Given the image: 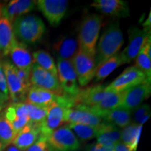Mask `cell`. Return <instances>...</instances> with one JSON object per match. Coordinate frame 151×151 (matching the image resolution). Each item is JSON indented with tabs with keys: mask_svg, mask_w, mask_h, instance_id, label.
<instances>
[{
	"mask_svg": "<svg viewBox=\"0 0 151 151\" xmlns=\"http://www.w3.org/2000/svg\"><path fill=\"white\" fill-rule=\"evenodd\" d=\"M113 151H131V150L127 146L120 141L113 146Z\"/></svg>",
	"mask_w": 151,
	"mask_h": 151,
	"instance_id": "39",
	"label": "cell"
},
{
	"mask_svg": "<svg viewBox=\"0 0 151 151\" xmlns=\"http://www.w3.org/2000/svg\"><path fill=\"white\" fill-rule=\"evenodd\" d=\"M67 126L72 130L79 141H88L95 138L99 127V125L95 127L78 123H69Z\"/></svg>",
	"mask_w": 151,
	"mask_h": 151,
	"instance_id": "29",
	"label": "cell"
},
{
	"mask_svg": "<svg viewBox=\"0 0 151 151\" xmlns=\"http://www.w3.org/2000/svg\"><path fill=\"white\" fill-rule=\"evenodd\" d=\"M102 24V16L90 14L85 17L81 22L78 37L79 48L95 55L96 46Z\"/></svg>",
	"mask_w": 151,
	"mask_h": 151,
	"instance_id": "4",
	"label": "cell"
},
{
	"mask_svg": "<svg viewBox=\"0 0 151 151\" xmlns=\"http://www.w3.org/2000/svg\"><path fill=\"white\" fill-rule=\"evenodd\" d=\"M141 129L142 126L131 122L120 132V141L129 147L131 151H137Z\"/></svg>",
	"mask_w": 151,
	"mask_h": 151,
	"instance_id": "27",
	"label": "cell"
},
{
	"mask_svg": "<svg viewBox=\"0 0 151 151\" xmlns=\"http://www.w3.org/2000/svg\"><path fill=\"white\" fill-rule=\"evenodd\" d=\"M26 104V103H25ZM29 118V124L39 129L44 122L47 115V108L26 104Z\"/></svg>",
	"mask_w": 151,
	"mask_h": 151,
	"instance_id": "31",
	"label": "cell"
},
{
	"mask_svg": "<svg viewBox=\"0 0 151 151\" xmlns=\"http://www.w3.org/2000/svg\"><path fill=\"white\" fill-rule=\"evenodd\" d=\"M150 116V107L147 104H143L132 111V122L143 126Z\"/></svg>",
	"mask_w": 151,
	"mask_h": 151,
	"instance_id": "34",
	"label": "cell"
},
{
	"mask_svg": "<svg viewBox=\"0 0 151 151\" xmlns=\"http://www.w3.org/2000/svg\"><path fill=\"white\" fill-rule=\"evenodd\" d=\"M15 137L16 133L10 122L5 118L4 113H0V139L8 146L12 143Z\"/></svg>",
	"mask_w": 151,
	"mask_h": 151,
	"instance_id": "33",
	"label": "cell"
},
{
	"mask_svg": "<svg viewBox=\"0 0 151 151\" xmlns=\"http://www.w3.org/2000/svg\"><path fill=\"white\" fill-rule=\"evenodd\" d=\"M146 80V76L140 69L135 66H131L124 69L105 89L106 91L122 92L142 83Z\"/></svg>",
	"mask_w": 151,
	"mask_h": 151,
	"instance_id": "7",
	"label": "cell"
},
{
	"mask_svg": "<svg viewBox=\"0 0 151 151\" xmlns=\"http://www.w3.org/2000/svg\"><path fill=\"white\" fill-rule=\"evenodd\" d=\"M52 47L58 55V59L69 60L71 62L79 48L78 41L71 37L61 38L54 43Z\"/></svg>",
	"mask_w": 151,
	"mask_h": 151,
	"instance_id": "22",
	"label": "cell"
},
{
	"mask_svg": "<svg viewBox=\"0 0 151 151\" xmlns=\"http://www.w3.org/2000/svg\"><path fill=\"white\" fill-rule=\"evenodd\" d=\"M25 151H58L51 146L45 138L39 137V139L32 146L28 148Z\"/></svg>",
	"mask_w": 151,
	"mask_h": 151,
	"instance_id": "35",
	"label": "cell"
},
{
	"mask_svg": "<svg viewBox=\"0 0 151 151\" xmlns=\"http://www.w3.org/2000/svg\"><path fill=\"white\" fill-rule=\"evenodd\" d=\"M93 146L94 144H90L88 146H86V151H93Z\"/></svg>",
	"mask_w": 151,
	"mask_h": 151,
	"instance_id": "44",
	"label": "cell"
},
{
	"mask_svg": "<svg viewBox=\"0 0 151 151\" xmlns=\"http://www.w3.org/2000/svg\"><path fill=\"white\" fill-rule=\"evenodd\" d=\"M72 64L77 76V80L81 86H86L94 77L96 71L94 56L78 48L72 60Z\"/></svg>",
	"mask_w": 151,
	"mask_h": 151,
	"instance_id": "6",
	"label": "cell"
},
{
	"mask_svg": "<svg viewBox=\"0 0 151 151\" xmlns=\"http://www.w3.org/2000/svg\"><path fill=\"white\" fill-rule=\"evenodd\" d=\"M9 55L13 65L18 69L31 70L34 65L32 55L28 50L26 45L16 41L11 48Z\"/></svg>",
	"mask_w": 151,
	"mask_h": 151,
	"instance_id": "19",
	"label": "cell"
},
{
	"mask_svg": "<svg viewBox=\"0 0 151 151\" xmlns=\"http://www.w3.org/2000/svg\"><path fill=\"white\" fill-rule=\"evenodd\" d=\"M6 151H22V150H20V149H18V148H16V146H14V145H12V146L9 147V148L7 149Z\"/></svg>",
	"mask_w": 151,
	"mask_h": 151,
	"instance_id": "42",
	"label": "cell"
},
{
	"mask_svg": "<svg viewBox=\"0 0 151 151\" xmlns=\"http://www.w3.org/2000/svg\"><path fill=\"white\" fill-rule=\"evenodd\" d=\"M122 65H124V62L120 53H117L109 59L103 62L96 67L95 75H94L95 81H102L105 79L115 69Z\"/></svg>",
	"mask_w": 151,
	"mask_h": 151,
	"instance_id": "28",
	"label": "cell"
},
{
	"mask_svg": "<svg viewBox=\"0 0 151 151\" xmlns=\"http://www.w3.org/2000/svg\"><path fill=\"white\" fill-rule=\"evenodd\" d=\"M30 83L32 87L48 90L58 96L64 95L58 77L36 64L31 69Z\"/></svg>",
	"mask_w": 151,
	"mask_h": 151,
	"instance_id": "8",
	"label": "cell"
},
{
	"mask_svg": "<svg viewBox=\"0 0 151 151\" xmlns=\"http://www.w3.org/2000/svg\"><path fill=\"white\" fill-rule=\"evenodd\" d=\"M124 91H106L101 101L97 106L90 109L93 112L101 117L105 113L121 106Z\"/></svg>",
	"mask_w": 151,
	"mask_h": 151,
	"instance_id": "25",
	"label": "cell"
},
{
	"mask_svg": "<svg viewBox=\"0 0 151 151\" xmlns=\"http://www.w3.org/2000/svg\"><path fill=\"white\" fill-rule=\"evenodd\" d=\"M57 97L53 92L32 86L26 94L24 103L47 108L55 101Z\"/></svg>",
	"mask_w": 151,
	"mask_h": 151,
	"instance_id": "23",
	"label": "cell"
},
{
	"mask_svg": "<svg viewBox=\"0 0 151 151\" xmlns=\"http://www.w3.org/2000/svg\"><path fill=\"white\" fill-rule=\"evenodd\" d=\"M0 91L2 92L4 94H5L6 97H9L6 81L4 72L3 71L2 66H1V63H0Z\"/></svg>",
	"mask_w": 151,
	"mask_h": 151,
	"instance_id": "37",
	"label": "cell"
},
{
	"mask_svg": "<svg viewBox=\"0 0 151 151\" xmlns=\"http://www.w3.org/2000/svg\"><path fill=\"white\" fill-rule=\"evenodd\" d=\"M120 129L114 124L104 121L99 125L96 136L97 143L106 146H114L120 141Z\"/></svg>",
	"mask_w": 151,
	"mask_h": 151,
	"instance_id": "24",
	"label": "cell"
},
{
	"mask_svg": "<svg viewBox=\"0 0 151 151\" xmlns=\"http://www.w3.org/2000/svg\"><path fill=\"white\" fill-rule=\"evenodd\" d=\"M103 121L116 125L118 128H124L132 122V111L120 106L105 113L101 116Z\"/></svg>",
	"mask_w": 151,
	"mask_h": 151,
	"instance_id": "26",
	"label": "cell"
},
{
	"mask_svg": "<svg viewBox=\"0 0 151 151\" xmlns=\"http://www.w3.org/2000/svg\"><path fill=\"white\" fill-rule=\"evenodd\" d=\"M6 147L7 146L2 142V141L0 139V151H3L6 148Z\"/></svg>",
	"mask_w": 151,
	"mask_h": 151,
	"instance_id": "43",
	"label": "cell"
},
{
	"mask_svg": "<svg viewBox=\"0 0 151 151\" xmlns=\"http://www.w3.org/2000/svg\"><path fill=\"white\" fill-rule=\"evenodd\" d=\"M16 73L25 89L29 90V88L32 87L31 83H30L31 70H25V69H20L16 68Z\"/></svg>",
	"mask_w": 151,
	"mask_h": 151,
	"instance_id": "36",
	"label": "cell"
},
{
	"mask_svg": "<svg viewBox=\"0 0 151 151\" xmlns=\"http://www.w3.org/2000/svg\"><path fill=\"white\" fill-rule=\"evenodd\" d=\"M9 100V97H6L5 94L0 91V112L5 108Z\"/></svg>",
	"mask_w": 151,
	"mask_h": 151,
	"instance_id": "40",
	"label": "cell"
},
{
	"mask_svg": "<svg viewBox=\"0 0 151 151\" xmlns=\"http://www.w3.org/2000/svg\"><path fill=\"white\" fill-rule=\"evenodd\" d=\"M37 8L45 16L49 23L56 27L59 25L67 10L68 1L66 0H39Z\"/></svg>",
	"mask_w": 151,
	"mask_h": 151,
	"instance_id": "11",
	"label": "cell"
},
{
	"mask_svg": "<svg viewBox=\"0 0 151 151\" xmlns=\"http://www.w3.org/2000/svg\"><path fill=\"white\" fill-rule=\"evenodd\" d=\"M123 44V35L119 22L116 21L109 24L101 34L97 46H96L94 55L96 65H100L118 53Z\"/></svg>",
	"mask_w": 151,
	"mask_h": 151,
	"instance_id": "2",
	"label": "cell"
},
{
	"mask_svg": "<svg viewBox=\"0 0 151 151\" xmlns=\"http://www.w3.org/2000/svg\"><path fill=\"white\" fill-rule=\"evenodd\" d=\"M91 6L102 14L117 18L129 17V8L127 3L122 0H95Z\"/></svg>",
	"mask_w": 151,
	"mask_h": 151,
	"instance_id": "17",
	"label": "cell"
},
{
	"mask_svg": "<svg viewBox=\"0 0 151 151\" xmlns=\"http://www.w3.org/2000/svg\"><path fill=\"white\" fill-rule=\"evenodd\" d=\"M16 41L12 22L3 14L0 4V53L8 55Z\"/></svg>",
	"mask_w": 151,
	"mask_h": 151,
	"instance_id": "18",
	"label": "cell"
},
{
	"mask_svg": "<svg viewBox=\"0 0 151 151\" xmlns=\"http://www.w3.org/2000/svg\"><path fill=\"white\" fill-rule=\"evenodd\" d=\"M103 122L102 118L93 112L89 107L76 106L66 110V123H78L97 127Z\"/></svg>",
	"mask_w": 151,
	"mask_h": 151,
	"instance_id": "13",
	"label": "cell"
},
{
	"mask_svg": "<svg viewBox=\"0 0 151 151\" xmlns=\"http://www.w3.org/2000/svg\"><path fill=\"white\" fill-rule=\"evenodd\" d=\"M150 81L146 80L142 83L124 90L121 106L130 111L134 110L150 97Z\"/></svg>",
	"mask_w": 151,
	"mask_h": 151,
	"instance_id": "14",
	"label": "cell"
},
{
	"mask_svg": "<svg viewBox=\"0 0 151 151\" xmlns=\"http://www.w3.org/2000/svg\"><path fill=\"white\" fill-rule=\"evenodd\" d=\"M150 25H151V12L150 11L149 13L148 18L146 19V21L143 24V27H144L143 29L148 30V31H150Z\"/></svg>",
	"mask_w": 151,
	"mask_h": 151,
	"instance_id": "41",
	"label": "cell"
},
{
	"mask_svg": "<svg viewBox=\"0 0 151 151\" xmlns=\"http://www.w3.org/2000/svg\"><path fill=\"white\" fill-rule=\"evenodd\" d=\"M34 64H36L45 70L49 71L58 77L57 67L53 58L50 54L43 50L35 51L32 54Z\"/></svg>",
	"mask_w": 151,
	"mask_h": 151,
	"instance_id": "30",
	"label": "cell"
},
{
	"mask_svg": "<svg viewBox=\"0 0 151 151\" xmlns=\"http://www.w3.org/2000/svg\"><path fill=\"white\" fill-rule=\"evenodd\" d=\"M93 151H113V146H106L96 143L93 146Z\"/></svg>",
	"mask_w": 151,
	"mask_h": 151,
	"instance_id": "38",
	"label": "cell"
},
{
	"mask_svg": "<svg viewBox=\"0 0 151 151\" xmlns=\"http://www.w3.org/2000/svg\"><path fill=\"white\" fill-rule=\"evenodd\" d=\"M73 106L71 97L64 95L58 96L55 101L47 107V115L44 122L39 127L40 137L47 139L55 130L65 122V112L67 109Z\"/></svg>",
	"mask_w": 151,
	"mask_h": 151,
	"instance_id": "3",
	"label": "cell"
},
{
	"mask_svg": "<svg viewBox=\"0 0 151 151\" xmlns=\"http://www.w3.org/2000/svg\"><path fill=\"white\" fill-rule=\"evenodd\" d=\"M6 77L9 97L13 103L24 102L28 90L22 84L16 73V67L9 60L1 64Z\"/></svg>",
	"mask_w": 151,
	"mask_h": 151,
	"instance_id": "9",
	"label": "cell"
},
{
	"mask_svg": "<svg viewBox=\"0 0 151 151\" xmlns=\"http://www.w3.org/2000/svg\"><path fill=\"white\" fill-rule=\"evenodd\" d=\"M3 113L12 126L16 135L29 122L27 104L24 102L12 103Z\"/></svg>",
	"mask_w": 151,
	"mask_h": 151,
	"instance_id": "15",
	"label": "cell"
},
{
	"mask_svg": "<svg viewBox=\"0 0 151 151\" xmlns=\"http://www.w3.org/2000/svg\"><path fill=\"white\" fill-rule=\"evenodd\" d=\"M129 34V43L127 47L120 52L124 64H129L134 60L142 48L150 31L146 29H141L136 27H131L128 30Z\"/></svg>",
	"mask_w": 151,
	"mask_h": 151,
	"instance_id": "12",
	"label": "cell"
},
{
	"mask_svg": "<svg viewBox=\"0 0 151 151\" xmlns=\"http://www.w3.org/2000/svg\"><path fill=\"white\" fill-rule=\"evenodd\" d=\"M37 5V1L32 0H12L6 5L1 4L3 14L11 22L18 17L32 11Z\"/></svg>",
	"mask_w": 151,
	"mask_h": 151,
	"instance_id": "20",
	"label": "cell"
},
{
	"mask_svg": "<svg viewBox=\"0 0 151 151\" xmlns=\"http://www.w3.org/2000/svg\"><path fill=\"white\" fill-rule=\"evenodd\" d=\"M40 137L39 130L32 124L28 123L18 132L12 141L13 145L22 151H25L32 146Z\"/></svg>",
	"mask_w": 151,
	"mask_h": 151,
	"instance_id": "21",
	"label": "cell"
},
{
	"mask_svg": "<svg viewBox=\"0 0 151 151\" xmlns=\"http://www.w3.org/2000/svg\"><path fill=\"white\" fill-rule=\"evenodd\" d=\"M56 67L58 81L64 94L69 97H74L78 93L80 89L72 62L58 59Z\"/></svg>",
	"mask_w": 151,
	"mask_h": 151,
	"instance_id": "5",
	"label": "cell"
},
{
	"mask_svg": "<svg viewBox=\"0 0 151 151\" xmlns=\"http://www.w3.org/2000/svg\"><path fill=\"white\" fill-rule=\"evenodd\" d=\"M144 44V43H143ZM136 65L146 76L147 80H151V56L146 52L144 45H143L140 51L136 58Z\"/></svg>",
	"mask_w": 151,
	"mask_h": 151,
	"instance_id": "32",
	"label": "cell"
},
{
	"mask_svg": "<svg viewBox=\"0 0 151 151\" xmlns=\"http://www.w3.org/2000/svg\"><path fill=\"white\" fill-rule=\"evenodd\" d=\"M47 140L58 151H76L80 148V141L67 125L55 130Z\"/></svg>",
	"mask_w": 151,
	"mask_h": 151,
	"instance_id": "10",
	"label": "cell"
},
{
	"mask_svg": "<svg viewBox=\"0 0 151 151\" xmlns=\"http://www.w3.org/2000/svg\"><path fill=\"white\" fill-rule=\"evenodd\" d=\"M16 40L24 45L37 43L44 35L46 26L40 17L34 14L22 15L12 22Z\"/></svg>",
	"mask_w": 151,
	"mask_h": 151,
	"instance_id": "1",
	"label": "cell"
},
{
	"mask_svg": "<svg viewBox=\"0 0 151 151\" xmlns=\"http://www.w3.org/2000/svg\"><path fill=\"white\" fill-rule=\"evenodd\" d=\"M106 87L102 85H98L85 90H80L78 93L74 97H71L73 106H95L99 104L106 94Z\"/></svg>",
	"mask_w": 151,
	"mask_h": 151,
	"instance_id": "16",
	"label": "cell"
}]
</instances>
